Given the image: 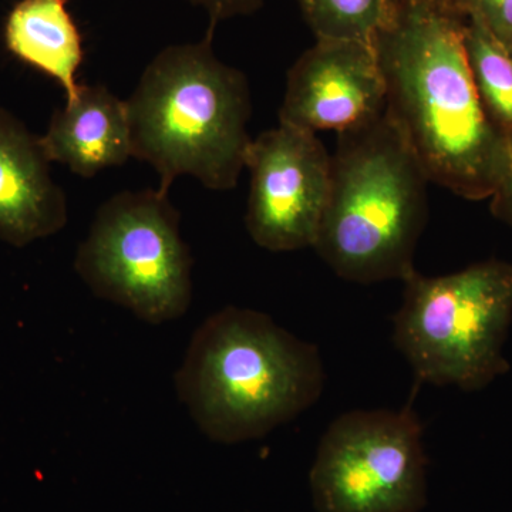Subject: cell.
<instances>
[{"instance_id":"obj_17","label":"cell","mask_w":512,"mask_h":512,"mask_svg":"<svg viewBox=\"0 0 512 512\" xmlns=\"http://www.w3.org/2000/svg\"><path fill=\"white\" fill-rule=\"evenodd\" d=\"M191 5L200 6L210 16V25L217 26L222 20L235 16H247L264 6V0H187Z\"/></svg>"},{"instance_id":"obj_18","label":"cell","mask_w":512,"mask_h":512,"mask_svg":"<svg viewBox=\"0 0 512 512\" xmlns=\"http://www.w3.org/2000/svg\"><path fill=\"white\" fill-rule=\"evenodd\" d=\"M399 2L404 3V5L439 10V12L451 13V15L458 16V13H460L458 0H399Z\"/></svg>"},{"instance_id":"obj_1","label":"cell","mask_w":512,"mask_h":512,"mask_svg":"<svg viewBox=\"0 0 512 512\" xmlns=\"http://www.w3.org/2000/svg\"><path fill=\"white\" fill-rule=\"evenodd\" d=\"M375 47L386 114L430 183L470 200L493 195L505 137L478 94L458 16L399 2Z\"/></svg>"},{"instance_id":"obj_11","label":"cell","mask_w":512,"mask_h":512,"mask_svg":"<svg viewBox=\"0 0 512 512\" xmlns=\"http://www.w3.org/2000/svg\"><path fill=\"white\" fill-rule=\"evenodd\" d=\"M42 143L52 163L92 178L133 157L126 101L104 86H80L72 100L55 110Z\"/></svg>"},{"instance_id":"obj_2","label":"cell","mask_w":512,"mask_h":512,"mask_svg":"<svg viewBox=\"0 0 512 512\" xmlns=\"http://www.w3.org/2000/svg\"><path fill=\"white\" fill-rule=\"evenodd\" d=\"M325 369L318 346L254 309L227 306L195 330L175 390L208 439H261L318 402Z\"/></svg>"},{"instance_id":"obj_16","label":"cell","mask_w":512,"mask_h":512,"mask_svg":"<svg viewBox=\"0 0 512 512\" xmlns=\"http://www.w3.org/2000/svg\"><path fill=\"white\" fill-rule=\"evenodd\" d=\"M504 137L503 167L491 197H494V214L508 224H512V131Z\"/></svg>"},{"instance_id":"obj_4","label":"cell","mask_w":512,"mask_h":512,"mask_svg":"<svg viewBox=\"0 0 512 512\" xmlns=\"http://www.w3.org/2000/svg\"><path fill=\"white\" fill-rule=\"evenodd\" d=\"M429 178L386 113L340 133L316 254L336 275L370 285L409 278L427 221Z\"/></svg>"},{"instance_id":"obj_5","label":"cell","mask_w":512,"mask_h":512,"mask_svg":"<svg viewBox=\"0 0 512 512\" xmlns=\"http://www.w3.org/2000/svg\"><path fill=\"white\" fill-rule=\"evenodd\" d=\"M403 284L393 342L417 383L473 392L510 370L512 265L487 261L434 278L414 271Z\"/></svg>"},{"instance_id":"obj_10","label":"cell","mask_w":512,"mask_h":512,"mask_svg":"<svg viewBox=\"0 0 512 512\" xmlns=\"http://www.w3.org/2000/svg\"><path fill=\"white\" fill-rule=\"evenodd\" d=\"M42 137L0 107V239L25 248L66 227V192L53 180Z\"/></svg>"},{"instance_id":"obj_15","label":"cell","mask_w":512,"mask_h":512,"mask_svg":"<svg viewBox=\"0 0 512 512\" xmlns=\"http://www.w3.org/2000/svg\"><path fill=\"white\" fill-rule=\"evenodd\" d=\"M460 12L476 19L504 45L512 39V0H458Z\"/></svg>"},{"instance_id":"obj_14","label":"cell","mask_w":512,"mask_h":512,"mask_svg":"<svg viewBox=\"0 0 512 512\" xmlns=\"http://www.w3.org/2000/svg\"><path fill=\"white\" fill-rule=\"evenodd\" d=\"M316 39L375 43L399 9V0H298Z\"/></svg>"},{"instance_id":"obj_9","label":"cell","mask_w":512,"mask_h":512,"mask_svg":"<svg viewBox=\"0 0 512 512\" xmlns=\"http://www.w3.org/2000/svg\"><path fill=\"white\" fill-rule=\"evenodd\" d=\"M386 103L375 43L316 39L288 72L279 123L346 133L380 119Z\"/></svg>"},{"instance_id":"obj_13","label":"cell","mask_w":512,"mask_h":512,"mask_svg":"<svg viewBox=\"0 0 512 512\" xmlns=\"http://www.w3.org/2000/svg\"><path fill=\"white\" fill-rule=\"evenodd\" d=\"M464 42L474 83L488 116L501 133L512 131V56L503 42L471 19Z\"/></svg>"},{"instance_id":"obj_3","label":"cell","mask_w":512,"mask_h":512,"mask_svg":"<svg viewBox=\"0 0 512 512\" xmlns=\"http://www.w3.org/2000/svg\"><path fill=\"white\" fill-rule=\"evenodd\" d=\"M215 26L197 43L165 47L126 100L133 157L170 191L190 175L212 191L234 190L245 170L251 90L241 70L212 49Z\"/></svg>"},{"instance_id":"obj_7","label":"cell","mask_w":512,"mask_h":512,"mask_svg":"<svg viewBox=\"0 0 512 512\" xmlns=\"http://www.w3.org/2000/svg\"><path fill=\"white\" fill-rule=\"evenodd\" d=\"M423 426L412 407L333 420L313 463L318 512H420L427 503Z\"/></svg>"},{"instance_id":"obj_6","label":"cell","mask_w":512,"mask_h":512,"mask_svg":"<svg viewBox=\"0 0 512 512\" xmlns=\"http://www.w3.org/2000/svg\"><path fill=\"white\" fill-rule=\"evenodd\" d=\"M97 296L151 325L184 316L192 301V258L180 212L167 192L121 191L100 205L74 259Z\"/></svg>"},{"instance_id":"obj_8","label":"cell","mask_w":512,"mask_h":512,"mask_svg":"<svg viewBox=\"0 0 512 512\" xmlns=\"http://www.w3.org/2000/svg\"><path fill=\"white\" fill-rule=\"evenodd\" d=\"M245 225L271 252L313 248L328 205L332 156L318 134L278 124L252 138Z\"/></svg>"},{"instance_id":"obj_12","label":"cell","mask_w":512,"mask_h":512,"mask_svg":"<svg viewBox=\"0 0 512 512\" xmlns=\"http://www.w3.org/2000/svg\"><path fill=\"white\" fill-rule=\"evenodd\" d=\"M70 0H19L3 25L6 50L60 84L66 100L82 84L77 74L84 59L83 39L69 10Z\"/></svg>"},{"instance_id":"obj_19","label":"cell","mask_w":512,"mask_h":512,"mask_svg":"<svg viewBox=\"0 0 512 512\" xmlns=\"http://www.w3.org/2000/svg\"><path fill=\"white\" fill-rule=\"evenodd\" d=\"M505 47H507L508 52H510L512 56V39L510 40V42L505 43Z\"/></svg>"}]
</instances>
